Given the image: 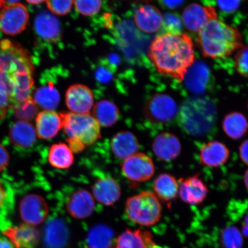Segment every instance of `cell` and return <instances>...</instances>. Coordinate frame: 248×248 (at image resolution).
I'll return each instance as SVG.
<instances>
[{
  "instance_id": "obj_1",
  "label": "cell",
  "mask_w": 248,
  "mask_h": 248,
  "mask_svg": "<svg viewBox=\"0 0 248 248\" xmlns=\"http://www.w3.org/2000/svg\"><path fill=\"white\" fill-rule=\"evenodd\" d=\"M33 67L22 46L9 39L0 42V82L5 87L11 109L32 98Z\"/></svg>"
},
{
  "instance_id": "obj_2",
  "label": "cell",
  "mask_w": 248,
  "mask_h": 248,
  "mask_svg": "<svg viewBox=\"0 0 248 248\" xmlns=\"http://www.w3.org/2000/svg\"><path fill=\"white\" fill-rule=\"evenodd\" d=\"M149 57L158 72L182 81L194 63L193 41L182 33L162 34L152 42Z\"/></svg>"
},
{
  "instance_id": "obj_3",
  "label": "cell",
  "mask_w": 248,
  "mask_h": 248,
  "mask_svg": "<svg viewBox=\"0 0 248 248\" xmlns=\"http://www.w3.org/2000/svg\"><path fill=\"white\" fill-rule=\"evenodd\" d=\"M198 41L204 57L211 58L229 57L243 46L239 31L218 18L198 32Z\"/></svg>"
},
{
  "instance_id": "obj_4",
  "label": "cell",
  "mask_w": 248,
  "mask_h": 248,
  "mask_svg": "<svg viewBox=\"0 0 248 248\" xmlns=\"http://www.w3.org/2000/svg\"><path fill=\"white\" fill-rule=\"evenodd\" d=\"M176 119L180 126L187 134L204 136L215 127L217 111L215 105L207 98H191L179 108Z\"/></svg>"
},
{
  "instance_id": "obj_5",
  "label": "cell",
  "mask_w": 248,
  "mask_h": 248,
  "mask_svg": "<svg viewBox=\"0 0 248 248\" xmlns=\"http://www.w3.org/2000/svg\"><path fill=\"white\" fill-rule=\"evenodd\" d=\"M60 116L62 129L73 153L82 152L101 138V126L91 114L63 112Z\"/></svg>"
},
{
  "instance_id": "obj_6",
  "label": "cell",
  "mask_w": 248,
  "mask_h": 248,
  "mask_svg": "<svg viewBox=\"0 0 248 248\" xmlns=\"http://www.w3.org/2000/svg\"><path fill=\"white\" fill-rule=\"evenodd\" d=\"M162 206L153 192L144 191L128 198L125 213L130 221L145 227L156 224L162 217Z\"/></svg>"
},
{
  "instance_id": "obj_7",
  "label": "cell",
  "mask_w": 248,
  "mask_h": 248,
  "mask_svg": "<svg viewBox=\"0 0 248 248\" xmlns=\"http://www.w3.org/2000/svg\"><path fill=\"white\" fill-rule=\"evenodd\" d=\"M178 105L170 95L155 94L145 103L144 114L149 122L158 125H166L177 117Z\"/></svg>"
},
{
  "instance_id": "obj_8",
  "label": "cell",
  "mask_w": 248,
  "mask_h": 248,
  "mask_svg": "<svg viewBox=\"0 0 248 248\" xmlns=\"http://www.w3.org/2000/svg\"><path fill=\"white\" fill-rule=\"evenodd\" d=\"M122 170L124 176L130 181L141 183L153 177L155 168L153 159L148 155L136 153L124 160Z\"/></svg>"
},
{
  "instance_id": "obj_9",
  "label": "cell",
  "mask_w": 248,
  "mask_h": 248,
  "mask_svg": "<svg viewBox=\"0 0 248 248\" xmlns=\"http://www.w3.org/2000/svg\"><path fill=\"white\" fill-rule=\"evenodd\" d=\"M29 12L22 4L5 5L0 13V30L6 35L15 36L26 29Z\"/></svg>"
},
{
  "instance_id": "obj_10",
  "label": "cell",
  "mask_w": 248,
  "mask_h": 248,
  "mask_svg": "<svg viewBox=\"0 0 248 248\" xmlns=\"http://www.w3.org/2000/svg\"><path fill=\"white\" fill-rule=\"evenodd\" d=\"M20 214L26 224L33 226L41 224L48 216L47 203L39 195H27L20 202Z\"/></svg>"
},
{
  "instance_id": "obj_11",
  "label": "cell",
  "mask_w": 248,
  "mask_h": 248,
  "mask_svg": "<svg viewBox=\"0 0 248 248\" xmlns=\"http://www.w3.org/2000/svg\"><path fill=\"white\" fill-rule=\"evenodd\" d=\"M209 194V189L199 174L180 180L178 194L184 202L198 205L202 203Z\"/></svg>"
},
{
  "instance_id": "obj_12",
  "label": "cell",
  "mask_w": 248,
  "mask_h": 248,
  "mask_svg": "<svg viewBox=\"0 0 248 248\" xmlns=\"http://www.w3.org/2000/svg\"><path fill=\"white\" fill-rule=\"evenodd\" d=\"M94 96L88 87L81 84L71 86L66 93V104L70 112L89 114L94 107Z\"/></svg>"
},
{
  "instance_id": "obj_13",
  "label": "cell",
  "mask_w": 248,
  "mask_h": 248,
  "mask_svg": "<svg viewBox=\"0 0 248 248\" xmlns=\"http://www.w3.org/2000/svg\"><path fill=\"white\" fill-rule=\"evenodd\" d=\"M182 18L188 30L198 32L210 21L218 18V16L215 8L193 4L185 9Z\"/></svg>"
},
{
  "instance_id": "obj_14",
  "label": "cell",
  "mask_w": 248,
  "mask_h": 248,
  "mask_svg": "<svg viewBox=\"0 0 248 248\" xmlns=\"http://www.w3.org/2000/svg\"><path fill=\"white\" fill-rule=\"evenodd\" d=\"M152 149L158 159L164 162H170L181 154L182 144L175 135L170 132H163L155 138Z\"/></svg>"
},
{
  "instance_id": "obj_15",
  "label": "cell",
  "mask_w": 248,
  "mask_h": 248,
  "mask_svg": "<svg viewBox=\"0 0 248 248\" xmlns=\"http://www.w3.org/2000/svg\"><path fill=\"white\" fill-rule=\"evenodd\" d=\"M34 30L37 35L46 42L55 43L60 40L61 37L60 20L48 11H42L36 16Z\"/></svg>"
},
{
  "instance_id": "obj_16",
  "label": "cell",
  "mask_w": 248,
  "mask_h": 248,
  "mask_svg": "<svg viewBox=\"0 0 248 248\" xmlns=\"http://www.w3.org/2000/svg\"><path fill=\"white\" fill-rule=\"evenodd\" d=\"M93 196L95 200L105 206H112L120 198V185L110 176L98 179L92 187Z\"/></svg>"
},
{
  "instance_id": "obj_17",
  "label": "cell",
  "mask_w": 248,
  "mask_h": 248,
  "mask_svg": "<svg viewBox=\"0 0 248 248\" xmlns=\"http://www.w3.org/2000/svg\"><path fill=\"white\" fill-rule=\"evenodd\" d=\"M70 215L77 219H84L92 215L95 208L94 198L85 189H81L71 195L66 203Z\"/></svg>"
},
{
  "instance_id": "obj_18",
  "label": "cell",
  "mask_w": 248,
  "mask_h": 248,
  "mask_svg": "<svg viewBox=\"0 0 248 248\" xmlns=\"http://www.w3.org/2000/svg\"><path fill=\"white\" fill-rule=\"evenodd\" d=\"M230 156L226 145L218 141H211L201 147L199 158L203 166L217 168L224 165Z\"/></svg>"
},
{
  "instance_id": "obj_19",
  "label": "cell",
  "mask_w": 248,
  "mask_h": 248,
  "mask_svg": "<svg viewBox=\"0 0 248 248\" xmlns=\"http://www.w3.org/2000/svg\"><path fill=\"white\" fill-rule=\"evenodd\" d=\"M4 234L15 248H35L39 243L38 231L28 224L6 229Z\"/></svg>"
},
{
  "instance_id": "obj_20",
  "label": "cell",
  "mask_w": 248,
  "mask_h": 248,
  "mask_svg": "<svg viewBox=\"0 0 248 248\" xmlns=\"http://www.w3.org/2000/svg\"><path fill=\"white\" fill-rule=\"evenodd\" d=\"M135 23L140 30L145 33H155L162 27L163 17L156 7L145 5L140 7L134 14Z\"/></svg>"
},
{
  "instance_id": "obj_21",
  "label": "cell",
  "mask_w": 248,
  "mask_h": 248,
  "mask_svg": "<svg viewBox=\"0 0 248 248\" xmlns=\"http://www.w3.org/2000/svg\"><path fill=\"white\" fill-rule=\"evenodd\" d=\"M61 129V117L55 111L43 110L37 114L35 131L39 139L49 140L54 138Z\"/></svg>"
},
{
  "instance_id": "obj_22",
  "label": "cell",
  "mask_w": 248,
  "mask_h": 248,
  "mask_svg": "<svg viewBox=\"0 0 248 248\" xmlns=\"http://www.w3.org/2000/svg\"><path fill=\"white\" fill-rule=\"evenodd\" d=\"M114 248H161L153 240L150 232L137 229L126 230L118 237Z\"/></svg>"
},
{
  "instance_id": "obj_23",
  "label": "cell",
  "mask_w": 248,
  "mask_h": 248,
  "mask_svg": "<svg viewBox=\"0 0 248 248\" xmlns=\"http://www.w3.org/2000/svg\"><path fill=\"white\" fill-rule=\"evenodd\" d=\"M35 128L27 121L18 120L9 130V139L15 146L23 149L32 147L36 141Z\"/></svg>"
},
{
  "instance_id": "obj_24",
  "label": "cell",
  "mask_w": 248,
  "mask_h": 248,
  "mask_svg": "<svg viewBox=\"0 0 248 248\" xmlns=\"http://www.w3.org/2000/svg\"><path fill=\"white\" fill-rule=\"evenodd\" d=\"M110 147L114 156L125 160L138 153L139 142L137 138L129 131H121L116 133L111 139Z\"/></svg>"
},
{
  "instance_id": "obj_25",
  "label": "cell",
  "mask_w": 248,
  "mask_h": 248,
  "mask_svg": "<svg viewBox=\"0 0 248 248\" xmlns=\"http://www.w3.org/2000/svg\"><path fill=\"white\" fill-rule=\"evenodd\" d=\"M69 231L63 221H49L45 228V244L48 248H63L69 241Z\"/></svg>"
},
{
  "instance_id": "obj_26",
  "label": "cell",
  "mask_w": 248,
  "mask_h": 248,
  "mask_svg": "<svg viewBox=\"0 0 248 248\" xmlns=\"http://www.w3.org/2000/svg\"><path fill=\"white\" fill-rule=\"evenodd\" d=\"M153 188L159 200L170 204L178 195L179 182L173 175L162 173L155 179Z\"/></svg>"
},
{
  "instance_id": "obj_27",
  "label": "cell",
  "mask_w": 248,
  "mask_h": 248,
  "mask_svg": "<svg viewBox=\"0 0 248 248\" xmlns=\"http://www.w3.org/2000/svg\"><path fill=\"white\" fill-rule=\"evenodd\" d=\"M32 100L44 110H54L60 104L61 95L53 83L47 82L36 90Z\"/></svg>"
},
{
  "instance_id": "obj_28",
  "label": "cell",
  "mask_w": 248,
  "mask_h": 248,
  "mask_svg": "<svg viewBox=\"0 0 248 248\" xmlns=\"http://www.w3.org/2000/svg\"><path fill=\"white\" fill-rule=\"evenodd\" d=\"M93 115L100 126H112L120 119V111L115 104L108 100H101L93 107Z\"/></svg>"
},
{
  "instance_id": "obj_29",
  "label": "cell",
  "mask_w": 248,
  "mask_h": 248,
  "mask_svg": "<svg viewBox=\"0 0 248 248\" xmlns=\"http://www.w3.org/2000/svg\"><path fill=\"white\" fill-rule=\"evenodd\" d=\"M222 128L229 138L234 140L239 139L247 132V118L243 113L238 111L226 114L223 120Z\"/></svg>"
},
{
  "instance_id": "obj_30",
  "label": "cell",
  "mask_w": 248,
  "mask_h": 248,
  "mask_svg": "<svg viewBox=\"0 0 248 248\" xmlns=\"http://www.w3.org/2000/svg\"><path fill=\"white\" fill-rule=\"evenodd\" d=\"M48 159L49 163L54 168L66 170L73 166L74 157L69 145L60 142L52 145L49 149Z\"/></svg>"
},
{
  "instance_id": "obj_31",
  "label": "cell",
  "mask_w": 248,
  "mask_h": 248,
  "mask_svg": "<svg viewBox=\"0 0 248 248\" xmlns=\"http://www.w3.org/2000/svg\"><path fill=\"white\" fill-rule=\"evenodd\" d=\"M87 240L90 248H114V232L104 225L93 226L89 232Z\"/></svg>"
},
{
  "instance_id": "obj_32",
  "label": "cell",
  "mask_w": 248,
  "mask_h": 248,
  "mask_svg": "<svg viewBox=\"0 0 248 248\" xmlns=\"http://www.w3.org/2000/svg\"><path fill=\"white\" fill-rule=\"evenodd\" d=\"M190 71L186 73V85L191 91L197 93H202L207 89L208 80V70L205 65L202 63L192 65Z\"/></svg>"
},
{
  "instance_id": "obj_33",
  "label": "cell",
  "mask_w": 248,
  "mask_h": 248,
  "mask_svg": "<svg viewBox=\"0 0 248 248\" xmlns=\"http://www.w3.org/2000/svg\"><path fill=\"white\" fill-rule=\"evenodd\" d=\"M221 243L224 248H242L243 238L236 227L227 226L222 231Z\"/></svg>"
},
{
  "instance_id": "obj_34",
  "label": "cell",
  "mask_w": 248,
  "mask_h": 248,
  "mask_svg": "<svg viewBox=\"0 0 248 248\" xmlns=\"http://www.w3.org/2000/svg\"><path fill=\"white\" fill-rule=\"evenodd\" d=\"M74 5L79 14L90 16L100 11L102 0H74Z\"/></svg>"
},
{
  "instance_id": "obj_35",
  "label": "cell",
  "mask_w": 248,
  "mask_h": 248,
  "mask_svg": "<svg viewBox=\"0 0 248 248\" xmlns=\"http://www.w3.org/2000/svg\"><path fill=\"white\" fill-rule=\"evenodd\" d=\"M15 110V115L19 120L29 122V120L37 115L38 107L31 98L18 105Z\"/></svg>"
},
{
  "instance_id": "obj_36",
  "label": "cell",
  "mask_w": 248,
  "mask_h": 248,
  "mask_svg": "<svg viewBox=\"0 0 248 248\" xmlns=\"http://www.w3.org/2000/svg\"><path fill=\"white\" fill-rule=\"evenodd\" d=\"M114 67L115 66L110 64L107 60H102L95 71L97 81L101 84L109 83L113 78Z\"/></svg>"
},
{
  "instance_id": "obj_37",
  "label": "cell",
  "mask_w": 248,
  "mask_h": 248,
  "mask_svg": "<svg viewBox=\"0 0 248 248\" xmlns=\"http://www.w3.org/2000/svg\"><path fill=\"white\" fill-rule=\"evenodd\" d=\"M74 0H46V6L52 14L63 16L69 13Z\"/></svg>"
},
{
  "instance_id": "obj_38",
  "label": "cell",
  "mask_w": 248,
  "mask_h": 248,
  "mask_svg": "<svg viewBox=\"0 0 248 248\" xmlns=\"http://www.w3.org/2000/svg\"><path fill=\"white\" fill-rule=\"evenodd\" d=\"M248 46H243L235 56V69L238 73L245 77L248 76Z\"/></svg>"
},
{
  "instance_id": "obj_39",
  "label": "cell",
  "mask_w": 248,
  "mask_h": 248,
  "mask_svg": "<svg viewBox=\"0 0 248 248\" xmlns=\"http://www.w3.org/2000/svg\"><path fill=\"white\" fill-rule=\"evenodd\" d=\"M163 24L169 33H181L182 25L180 18L173 14H167L163 18Z\"/></svg>"
},
{
  "instance_id": "obj_40",
  "label": "cell",
  "mask_w": 248,
  "mask_h": 248,
  "mask_svg": "<svg viewBox=\"0 0 248 248\" xmlns=\"http://www.w3.org/2000/svg\"><path fill=\"white\" fill-rule=\"evenodd\" d=\"M9 108H11L10 98L5 87L0 82V119L7 115Z\"/></svg>"
},
{
  "instance_id": "obj_41",
  "label": "cell",
  "mask_w": 248,
  "mask_h": 248,
  "mask_svg": "<svg viewBox=\"0 0 248 248\" xmlns=\"http://www.w3.org/2000/svg\"><path fill=\"white\" fill-rule=\"evenodd\" d=\"M220 9L226 12H233L239 7L240 0H217Z\"/></svg>"
},
{
  "instance_id": "obj_42",
  "label": "cell",
  "mask_w": 248,
  "mask_h": 248,
  "mask_svg": "<svg viewBox=\"0 0 248 248\" xmlns=\"http://www.w3.org/2000/svg\"><path fill=\"white\" fill-rule=\"evenodd\" d=\"M9 155L4 147L0 144V172L4 170L8 165Z\"/></svg>"
},
{
  "instance_id": "obj_43",
  "label": "cell",
  "mask_w": 248,
  "mask_h": 248,
  "mask_svg": "<svg viewBox=\"0 0 248 248\" xmlns=\"http://www.w3.org/2000/svg\"><path fill=\"white\" fill-rule=\"evenodd\" d=\"M248 141L246 140L240 144L239 152L240 159L246 166L248 165Z\"/></svg>"
},
{
  "instance_id": "obj_44",
  "label": "cell",
  "mask_w": 248,
  "mask_h": 248,
  "mask_svg": "<svg viewBox=\"0 0 248 248\" xmlns=\"http://www.w3.org/2000/svg\"><path fill=\"white\" fill-rule=\"evenodd\" d=\"M185 0H161L162 4L166 7L174 9L180 7L185 2Z\"/></svg>"
},
{
  "instance_id": "obj_45",
  "label": "cell",
  "mask_w": 248,
  "mask_h": 248,
  "mask_svg": "<svg viewBox=\"0 0 248 248\" xmlns=\"http://www.w3.org/2000/svg\"><path fill=\"white\" fill-rule=\"evenodd\" d=\"M7 198V192H6L4 186L0 183V209L4 205Z\"/></svg>"
},
{
  "instance_id": "obj_46",
  "label": "cell",
  "mask_w": 248,
  "mask_h": 248,
  "mask_svg": "<svg viewBox=\"0 0 248 248\" xmlns=\"http://www.w3.org/2000/svg\"><path fill=\"white\" fill-rule=\"evenodd\" d=\"M0 248H15L7 238L0 237Z\"/></svg>"
},
{
  "instance_id": "obj_47",
  "label": "cell",
  "mask_w": 248,
  "mask_h": 248,
  "mask_svg": "<svg viewBox=\"0 0 248 248\" xmlns=\"http://www.w3.org/2000/svg\"><path fill=\"white\" fill-rule=\"evenodd\" d=\"M45 1H46V0H27L28 2L32 5H39L42 4V3Z\"/></svg>"
},
{
  "instance_id": "obj_48",
  "label": "cell",
  "mask_w": 248,
  "mask_h": 248,
  "mask_svg": "<svg viewBox=\"0 0 248 248\" xmlns=\"http://www.w3.org/2000/svg\"><path fill=\"white\" fill-rule=\"evenodd\" d=\"M5 2L8 3L9 5L17 4L20 0H3Z\"/></svg>"
},
{
  "instance_id": "obj_49",
  "label": "cell",
  "mask_w": 248,
  "mask_h": 248,
  "mask_svg": "<svg viewBox=\"0 0 248 248\" xmlns=\"http://www.w3.org/2000/svg\"><path fill=\"white\" fill-rule=\"evenodd\" d=\"M244 184L246 186V188H248V170H246V173H245V175L244 176Z\"/></svg>"
},
{
  "instance_id": "obj_50",
  "label": "cell",
  "mask_w": 248,
  "mask_h": 248,
  "mask_svg": "<svg viewBox=\"0 0 248 248\" xmlns=\"http://www.w3.org/2000/svg\"><path fill=\"white\" fill-rule=\"evenodd\" d=\"M5 5V2L3 0H0V13H1V9L4 7Z\"/></svg>"
}]
</instances>
